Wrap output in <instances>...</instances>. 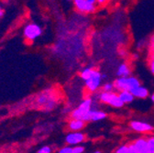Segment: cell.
Returning <instances> with one entry per match:
<instances>
[{
  "label": "cell",
  "instance_id": "1",
  "mask_svg": "<svg viewBox=\"0 0 154 153\" xmlns=\"http://www.w3.org/2000/svg\"><path fill=\"white\" fill-rule=\"evenodd\" d=\"M35 102L38 107L51 111L58 106L60 103V98L59 94L56 92L51 89H47L37 95Z\"/></svg>",
  "mask_w": 154,
  "mask_h": 153
},
{
  "label": "cell",
  "instance_id": "2",
  "mask_svg": "<svg viewBox=\"0 0 154 153\" xmlns=\"http://www.w3.org/2000/svg\"><path fill=\"white\" fill-rule=\"evenodd\" d=\"M94 96L92 97L94 100L98 101L99 103L110 106L114 108H122L125 105L122 103L120 100L119 93L117 92H113V93H105L100 91L99 93H94Z\"/></svg>",
  "mask_w": 154,
  "mask_h": 153
},
{
  "label": "cell",
  "instance_id": "3",
  "mask_svg": "<svg viewBox=\"0 0 154 153\" xmlns=\"http://www.w3.org/2000/svg\"><path fill=\"white\" fill-rule=\"evenodd\" d=\"M114 85H115V90L119 93L123 91L131 92L133 89L141 84L137 77L130 75L128 77H118L114 81Z\"/></svg>",
  "mask_w": 154,
  "mask_h": 153
},
{
  "label": "cell",
  "instance_id": "4",
  "mask_svg": "<svg viewBox=\"0 0 154 153\" xmlns=\"http://www.w3.org/2000/svg\"><path fill=\"white\" fill-rule=\"evenodd\" d=\"M92 107H93V98L91 96H87L84 98L79 103L78 106L72 110L70 114L71 119L84 120V118L87 116V114L92 110Z\"/></svg>",
  "mask_w": 154,
  "mask_h": 153
},
{
  "label": "cell",
  "instance_id": "5",
  "mask_svg": "<svg viewBox=\"0 0 154 153\" xmlns=\"http://www.w3.org/2000/svg\"><path fill=\"white\" fill-rule=\"evenodd\" d=\"M102 82H103L102 73L98 70L94 69L93 74L90 76V78L85 82L86 91L90 93H97L102 87Z\"/></svg>",
  "mask_w": 154,
  "mask_h": 153
},
{
  "label": "cell",
  "instance_id": "6",
  "mask_svg": "<svg viewBox=\"0 0 154 153\" xmlns=\"http://www.w3.org/2000/svg\"><path fill=\"white\" fill-rule=\"evenodd\" d=\"M75 9L82 14H94L98 8L96 0H74Z\"/></svg>",
  "mask_w": 154,
  "mask_h": 153
},
{
  "label": "cell",
  "instance_id": "7",
  "mask_svg": "<svg viewBox=\"0 0 154 153\" xmlns=\"http://www.w3.org/2000/svg\"><path fill=\"white\" fill-rule=\"evenodd\" d=\"M42 34V28L35 23H29L26 25L23 30V35L25 37V39L29 41H35L37 38H38Z\"/></svg>",
  "mask_w": 154,
  "mask_h": 153
},
{
  "label": "cell",
  "instance_id": "8",
  "mask_svg": "<svg viewBox=\"0 0 154 153\" xmlns=\"http://www.w3.org/2000/svg\"><path fill=\"white\" fill-rule=\"evenodd\" d=\"M129 127L137 133H150L154 130V127L148 122L141 120H132L129 122Z\"/></svg>",
  "mask_w": 154,
  "mask_h": 153
},
{
  "label": "cell",
  "instance_id": "9",
  "mask_svg": "<svg viewBox=\"0 0 154 153\" xmlns=\"http://www.w3.org/2000/svg\"><path fill=\"white\" fill-rule=\"evenodd\" d=\"M85 135L83 132H70L65 137V142L70 147H74L85 140Z\"/></svg>",
  "mask_w": 154,
  "mask_h": 153
},
{
  "label": "cell",
  "instance_id": "10",
  "mask_svg": "<svg viewBox=\"0 0 154 153\" xmlns=\"http://www.w3.org/2000/svg\"><path fill=\"white\" fill-rule=\"evenodd\" d=\"M107 118V114L105 111L102 110H91L87 116L84 118V122H96V121H101Z\"/></svg>",
  "mask_w": 154,
  "mask_h": 153
},
{
  "label": "cell",
  "instance_id": "11",
  "mask_svg": "<svg viewBox=\"0 0 154 153\" xmlns=\"http://www.w3.org/2000/svg\"><path fill=\"white\" fill-rule=\"evenodd\" d=\"M131 144L134 146L138 153H149L148 150V140L145 137H140L133 140Z\"/></svg>",
  "mask_w": 154,
  "mask_h": 153
},
{
  "label": "cell",
  "instance_id": "12",
  "mask_svg": "<svg viewBox=\"0 0 154 153\" xmlns=\"http://www.w3.org/2000/svg\"><path fill=\"white\" fill-rule=\"evenodd\" d=\"M131 93L133 94V96L135 98H138V99H146L149 95V92L148 88H146L143 85H140L135 89H133L131 91Z\"/></svg>",
  "mask_w": 154,
  "mask_h": 153
},
{
  "label": "cell",
  "instance_id": "13",
  "mask_svg": "<svg viewBox=\"0 0 154 153\" xmlns=\"http://www.w3.org/2000/svg\"><path fill=\"white\" fill-rule=\"evenodd\" d=\"M85 122L80 119H71L68 122V129L71 132H80L85 127Z\"/></svg>",
  "mask_w": 154,
  "mask_h": 153
},
{
  "label": "cell",
  "instance_id": "14",
  "mask_svg": "<svg viewBox=\"0 0 154 153\" xmlns=\"http://www.w3.org/2000/svg\"><path fill=\"white\" fill-rule=\"evenodd\" d=\"M116 73L118 77H128L131 75V67L128 63H122L118 67Z\"/></svg>",
  "mask_w": 154,
  "mask_h": 153
},
{
  "label": "cell",
  "instance_id": "15",
  "mask_svg": "<svg viewBox=\"0 0 154 153\" xmlns=\"http://www.w3.org/2000/svg\"><path fill=\"white\" fill-rule=\"evenodd\" d=\"M119 96L120 100L122 101V103L124 105L131 104L135 100V97L133 96V94L131 93V92H128V91L119 92Z\"/></svg>",
  "mask_w": 154,
  "mask_h": 153
},
{
  "label": "cell",
  "instance_id": "16",
  "mask_svg": "<svg viewBox=\"0 0 154 153\" xmlns=\"http://www.w3.org/2000/svg\"><path fill=\"white\" fill-rule=\"evenodd\" d=\"M94 70V69L92 68V67H85V68L82 69L81 72H80V77H81V79L83 81H85V82L86 80H88L90 78V76L93 74Z\"/></svg>",
  "mask_w": 154,
  "mask_h": 153
},
{
  "label": "cell",
  "instance_id": "17",
  "mask_svg": "<svg viewBox=\"0 0 154 153\" xmlns=\"http://www.w3.org/2000/svg\"><path fill=\"white\" fill-rule=\"evenodd\" d=\"M101 91L105 92V93H113L116 92L115 90V85H114V82H106L105 84H102L101 87Z\"/></svg>",
  "mask_w": 154,
  "mask_h": 153
},
{
  "label": "cell",
  "instance_id": "18",
  "mask_svg": "<svg viewBox=\"0 0 154 153\" xmlns=\"http://www.w3.org/2000/svg\"><path fill=\"white\" fill-rule=\"evenodd\" d=\"M114 153H129L128 144H123L116 148Z\"/></svg>",
  "mask_w": 154,
  "mask_h": 153
},
{
  "label": "cell",
  "instance_id": "19",
  "mask_svg": "<svg viewBox=\"0 0 154 153\" xmlns=\"http://www.w3.org/2000/svg\"><path fill=\"white\" fill-rule=\"evenodd\" d=\"M148 140V150L149 153H154V139L152 136L147 138Z\"/></svg>",
  "mask_w": 154,
  "mask_h": 153
},
{
  "label": "cell",
  "instance_id": "20",
  "mask_svg": "<svg viewBox=\"0 0 154 153\" xmlns=\"http://www.w3.org/2000/svg\"><path fill=\"white\" fill-rule=\"evenodd\" d=\"M57 153H73V151H72V147H70V146L63 147V148H61L59 150H58Z\"/></svg>",
  "mask_w": 154,
  "mask_h": 153
},
{
  "label": "cell",
  "instance_id": "21",
  "mask_svg": "<svg viewBox=\"0 0 154 153\" xmlns=\"http://www.w3.org/2000/svg\"><path fill=\"white\" fill-rule=\"evenodd\" d=\"M85 148L82 145H77V146L72 147L73 153H85Z\"/></svg>",
  "mask_w": 154,
  "mask_h": 153
},
{
  "label": "cell",
  "instance_id": "22",
  "mask_svg": "<svg viewBox=\"0 0 154 153\" xmlns=\"http://www.w3.org/2000/svg\"><path fill=\"white\" fill-rule=\"evenodd\" d=\"M52 149L50 146H44L37 151V153H51Z\"/></svg>",
  "mask_w": 154,
  "mask_h": 153
},
{
  "label": "cell",
  "instance_id": "23",
  "mask_svg": "<svg viewBox=\"0 0 154 153\" xmlns=\"http://www.w3.org/2000/svg\"><path fill=\"white\" fill-rule=\"evenodd\" d=\"M148 65H149V69L150 72H151L152 74H154V59L149 58Z\"/></svg>",
  "mask_w": 154,
  "mask_h": 153
},
{
  "label": "cell",
  "instance_id": "24",
  "mask_svg": "<svg viewBox=\"0 0 154 153\" xmlns=\"http://www.w3.org/2000/svg\"><path fill=\"white\" fill-rule=\"evenodd\" d=\"M128 148H129V153H138L137 152V150L135 149V148H134V146L130 143V144H128Z\"/></svg>",
  "mask_w": 154,
  "mask_h": 153
},
{
  "label": "cell",
  "instance_id": "25",
  "mask_svg": "<svg viewBox=\"0 0 154 153\" xmlns=\"http://www.w3.org/2000/svg\"><path fill=\"white\" fill-rule=\"evenodd\" d=\"M4 9L2 8V7L1 6H0V17H3V15H4Z\"/></svg>",
  "mask_w": 154,
  "mask_h": 153
},
{
  "label": "cell",
  "instance_id": "26",
  "mask_svg": "<svg viewBox=\"0 0 154 153\" xmlns=\"http://www.w3.org/2000/svg\"><path fill=\"white\" fill-rule=\"evenodd\" d=\"M153 43H154V34L150 38V42H149V44H153Z\"/></svg>",
  "mask_w": 154,
  "mask_h": 153
},
{
  "label": "cell",
  "instance_id": "27",
  "mask_svg": "<svg viewBox=\"0 0 154 153\" xmlns=\"http://www.w3.org/2000/svg\"><path fill=\"white\" fill-rule=\"evenodd\" d=\"M150 99H151L152 104L154 105V93H151V95H150Z\"/></svg>",
  "mask_w": 154,
  "mask_h": 153
},
{
  "label": "cell",
  "instance_id": "28",
  "mask_svg": "<svg viewBox=\"0 0 154 153\" xmlns=\"http://www.w3.org/2000/svg\"><path fill=\"white\" fill-rule=\"evenodd\" d=\"M133 59H138V54H133Z\"/></svg>",
  "mask_w": 154,
  "mask_h": 153
},
{
  "label": "cell",
  "instance_id": "29",
  "mask_svg": "<svg viewBox=\"0 0 154 153\" xmlns=\"http://www.w3.org/2000/svg\"><path fill=\"white\" fill-rule=\"evenodd\" d=\"M93 153H101V151L97 150V151H94V152H93Z\"/></svg>",
  "mask_w": 154,
  "mask_h": 153
}]
</instances>
